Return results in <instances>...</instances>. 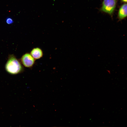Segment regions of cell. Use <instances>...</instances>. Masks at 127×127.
Returning <instances> with one entry per match:
<instances>
[{
  "mask_svg": "<svg viewBox=\"0 0 127 127\" xmlns=\"http://www.w3.org/2000/svg\"><path fill=\"white\" fill-rule=\"evenodd\" d=\"M5 67L8 72L12 75L20 73L24 70L21 63L13 55L9 56Z\"/></svg>",
  "mask_w": 127,
  "mask_h": 127,
  "instance_id": "obj_1",
  "label": "cell"
},
{
  "mask_svg": "<svg viewBox=\"0 0 127 127\" xmlns=\"http://www.w3.org/2000/svg\"><path fill=\"white\" fill-rule=\"evenodd\" d=\"M117 0H103L100 11L112 16L116 8Z\"/></svg>",
  "mask_w": 127,
  "mask_h": 127,
  "instance_id": "obj_2",
  "label": "cell"
},
{
  "mask_svg": "<svg viewBox=\"0 0 127 127\" xmlns=\"http://www.w3.org/2000/svg\"><path fill=\"white\" fill-rule=\"evenodd\" d=\"M35 60L29 53L24 54L21 58L22 64L25 67L28 68H31L33 66Z\"/></svg>",
  "mask_w": 127,
  "mask_h": 127,
  "instance_id": "obj_3",
  "label": "cell"
},
{
  "mask_svg": "<svg viewBox=\"0 0 127 127\" xmlns=\"http://www.w3.org/2000/svg\"><path fill=\"white\" fill-rule=\"evenodd\" d=\"M30 53L35 60L40 59L43 55L42 50L41 48L38 47L33 48L31 51Z\"/></svg>",
  "mask_w": 127,
  "mask_h": 127,
  "instance_id": "obj_4",
  "label": "cell"
},
{
  "mask_svg": "<svg viewBox=\"0 0 127 127\" xmlns=\"http://www.w3.org/2000/svg\"><path fill=\"white\" fill-rule=\"evenodd\" d=\"M118 16L120 20L127 17V3L124 4L121 6L119 10Z\"/></svg>",
  "mask_w": 127,
  "mask_h": 127,
  "instance_id": "obj_5",
  "label": "cell"
},
{
  "mask_svg": "<svg viewBox=\"0 0 127 127\" xmlns=\"http://www.w3.org/2000/svg\"><path fill=\"white\" fill-rule=\"evenodd\" d=\"M5 21L6 23L8 24H11L14 22L12 19L9 17H7Z\"/></svg>",
  "mask_w": 127,
  "mask_h": 127,
  "instance_id": "obj_6",
  "label": "cell"
},
{
  "mask_svg": "<svg viewBox=\"0 0 127 127\" xmlns=\"http://www.w3.org/2000/svg\"><path fill=\"white\" fill-rule=\"evenodd\" d=\"M121 1L122 2L127 3V0H121Z\"/></svg>",
  "mask_w": 127,
  "mask_h": 127,
  "instance_id": "obj_7",
  "label": "cell"
}]
</instances>
